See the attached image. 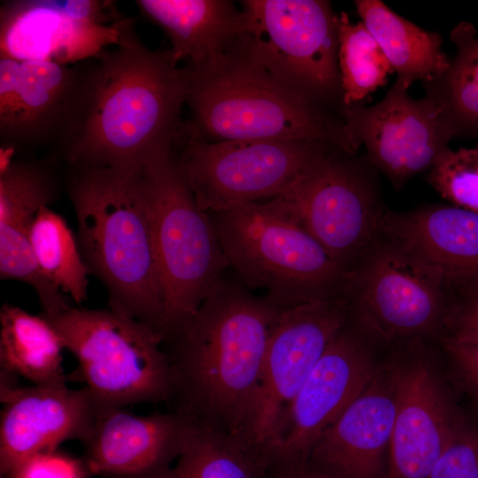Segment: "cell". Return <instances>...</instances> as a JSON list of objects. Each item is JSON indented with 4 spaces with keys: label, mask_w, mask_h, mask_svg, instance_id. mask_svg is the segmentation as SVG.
<instances>
[{
    "label": "cell",
    "mask_w": 478,
    "mask_h": 478,
    "mask_svg": "<svg viewBox=\"0 0 478 478\" xmlns=\"http://www.w3.org/2000/svg\"><path fill=\"white\" fill-rule=\"evenodd\" d=\"M20 62L0 58V140L10 133L20 96Z\"/></svg>",
    "instance_id": "d6a6232c"
},
{
    "label": "cell",
    "mask_w": 478,
    "mask_h": 478,
    "mask_svg": "<svg viewBox=\"0 0 478 478\" xmlns=\"http://www.w3.org/2000/svg\"><path fill=\"white\" fill-rule=\"evenodd\" d=\"M210 216L241 282L281 308L346 297L350 273L275 198Z\"/></svg>",
    "instance_id": "5b68a950"
},
{
    "label": "cell",
    "mask_w": 478,
    "mask_h": 478,
    "mask_svg": "<svg viewBox=\"0 0 478 478\" xmlns=\"http://www.w3.org/2000/svg\"><path fill=\"white\" fill-rule=\"evenodd\" d=\"M393 361L397 412L387 478H428L458 417L424 353L406 352Z\"/></svg>",
    "instance_id": "e0dca14e"
},
{
    "label": "cell",
    "mask_w": 478,
    "mask_h": 478,
    "mask_svg": "<svg viewBox=\"0 0 478 478\" xmlns=\"http://www.w3.org/2000/svg\"><path fill=\"white\" fill-rule=\"evenodd\" d=\"M374 170L367 157L334 145L274 197L349 273L380 234Z\"/></svg>",
    "instance_id": "9c48e42d"
},
{
    "label": "cell",
    "mask_w": 478,
    "mask_h": 478,
    "mask_svg": "<svg viewBox=\"0 0 478 478\" xmlns=\"http://www.w3.org/2000/svg\"><path fill=\"white\" fill-rule=\"evenodd\" d=\"M471 290H476V291H478V285H477L474 289H471Z\"/></svg>",
    "instance_id": "74e56055"
},
{
    "label": "cell",
    "mask_w": 478,
    "mask_h": 478,
    "mask_svg": "<svg viewBox=\"0 0 478 478\" xmlns=\"http://www.w3.org/2000/svg\"><path fill=\"white\" fill-rule=\"evenodd\" d=\"M195 425L168 411L135 414L127 408L97 409L81 441L90 475L101 478H155L175 461Z\"/></svg>",
    "instance_id": "2e32d148"
},
{
    "label": "cell",
    "mask_w": 478,
    "mask_h": 478,
    "mask_svg": "<svg viewBox=\"0 0 478 478\" xmlns=\"http://www.w3.org/2000/svg\"><path fill=\"white\" fill-rule=\"evenodd\" d=\"M29 239L42 274L77 304L84 302L90 271L63 217L43 206L33 221Z\"/></svg>",
    "instance_id": "83f0119b"
},
{
    "label": "cell",
    "mask_w": 478,
    "mask_h": 478,
    "mask_svg": "<svg viewBox=\"0 0 478 478\" xmlns=\"http://www.w3.org/2000/svg\"><path fill=\"white\" fill-rule=\"evenodd\" d=\"M427 180L451 205L478 212V146L446 148L428 171Z\"/></svg>",
    "instance_id": "f546056e"
},
{
    "label": "cell",
    "mask_w": 478,
    "mask_h": 478,
    "mask_svg": "<svg viewBox=\"0 0 478 478\" xmlns=\"http://www.w3.org/2000/svg\"><path fill=\"white\" fill-rule=\"evenodd\" d=\"M57 196V180L45 163L1 159L0 276L31 286L45 312L62 308L67 299L39 270L29 232L37 212Z\"/></svg>",
    "instance_id": "ffe728a7"
},
{
    "label": "cell",
    "mask_w": 478,
    "mask_h": 478,
    "mask_svg": "<svg viewBox=\"0 0 478 478\" xmlns=\"http://www.w3.org/2000/svg\"><path fill=\"white\" fill-rule=\"evenodd\" d=\"M89 475L82 459L55 451L27 459L4 478H88Z\"/></svg>",
    "instance_id": "1f68e13d"
},
{
    "label": "cell",
    "mask_w": 478,
    "mask_h": 478,
    "mask_svg": "<svg viewBox=\"0 0 478 478\" xmlns=\"http://www.w3.org/2000/svg\"><path fill=\"white\" fill-rule=\"evenodd\" d=\"M0 474L7 477L27 459L84 438L97 407L82 387L66 383L18 386L0 395Z\"/></svg>",
    "instance_id": "ac0fdd59"
},
{
    "label": "cell",
    "mask_w": 478,
    "mask_h": 478,
    "mask_svg": "<svg viewBox=\"0 0 478 478\" xmlns=\"http://www.w3.org/2000/svg\"><path fill=\"white\" fill-rule=\"evenodd\" d=\"M443 346L466 387L478 398V343L443 336Z\"/></svg>",
    "instance_id": "e575fe53"
},
{
    "label": "cell",
    "mask_w": 478,
    "mask_h": 478,
    "mask_svg": "<svg viewBox=\"0 0 478 478\" xmlns=\"http://www.w3.org/2000/svg\"><path fill=\"white\" fill-rule=\"evenodd\" d=\"M1 478H4V477H1Z\"/></svg>",
    "instance_id": "f35d334b"
},
{
    "label": "cell",
    "mask_w": 478,
    "mask_h": 478,
    "mask_svg": "<svg viewBox=\"0 0 478 478\" xmlns=\"http://www.w3.org/2000/svg\"><path fill=\"white\" fill-rule=\"evenodd\" d=\"M474 30V24L459 22L450 33L456 53L449 66L422 82L425 96L442 110L455 138L478 137V75L471 45Z\"/></svg>",
    "instance_id": "4316f807"
},
{
    "label": "cell",
    "mask_w": 478,
    "mask_h": 478,
    "mask_svg": "<svg viewBox=\"0 0 478 478\" xmlns=\"http://www.w3.org/2000/svg\"><path fill=\"white\" fill-rule=\"evenodd\" d=\"M70 166L67 193L79 247L90 274L107 289L109 309L163 335L162 290L142 170Z\"/></svg>",
    "instance_id": "3957f363"
},
{
    "label": "cell",
    "mask_w": 478,
    "mask_h": 478,
    "mask_svg": "<svg viewBox=\"0 0 478 478\" xmlns=\"http://www.w3.org/2000/svg\"><path fill=\"white\" fill-rule=\"evenodd\" d=\"M187 74L169 49L134 28L82 66L79 96L58 154L69 166L142 170L171 153L181 131Z\"/></svg>",
    "instance_id": "6da1fadb"
},
{
    "label": "cell",
    "mask_w": 478,
    "mask_h": 478,
    "mask_svg": "<svg viewBox=\"0 0 478 478\" xmlns=\"http://www.w3.org/2000/svg\"><path fill=\"white\" fill-rule=\"evenodd\" d=\"M76 358L73 377L97 409L168 404L172 374L164 337L149 324L111 309L69 307L41 314Z\"/></svg>",
    "instance_id": "52a82bcc"
},
{
    "label": "cell",
    "mask_w": 478,
    "mask_h": 478,
    "mask_svg": "<svg viewBox=\"0 0 478 478\" xmlns=\"http://www.w3.org/2000/svg\"><path fill=\"white\" fill-rule=\"evenodd\" d=\"M428 478H478V430L458 418Z\"/></svg>",
    "instance_id": "4dcf8cb0"
},
{
    "label": "cell",
    "mask_w": 478,
    "mask_h": 478,
    "mask_svg": "<svg viewBox=\"0 0 478 478\" xmlns=\"http://www.w3.org/2000/svg\"><path fill=\"white\" fill-rule=\"evenodd\" d=\"M361 22L374 36L397 74L407 87L428 81L450 64L437 32L420 28L380 0H355Z\"/></svg>",
    "instance_id": "cb8c5ba5"
},
{
    "label": "cell",
    "mask_w": 478,
    "mask_h": 478,
    "mask_svg": "<svg viewBox=\"0 0 478 478\" xmlns=\"http://www.w3.org/2000/svg\"><path fill=\"white\" fill-rule=\"evenodd\" d=\"M447 285L440 269L410 250L375 240L350 273L349 320L387 343L419 337L443 325Z\"/></svg>",
    "instance_id": "8fae6325"
},
{
    "label": "cell",
    "mask_w": 478,
    "mask_h": 478,
    "mask_svg": "<svg viewBox=\"0 0 478 478\" xmlns=\"http://www.w3.org/2000/svg\"><path fill=\"white\" fill-rule=\"evenodd\" d=\"M380 234L440 269L448 284L478 285V212L437 204L385 212Z\"/></svg>",
    "instance_id": "44dd1931"
},
{
    "label": "cell",
    "mask_w": 478,
    "mask_h": 478,
    "mask_svg": "<svg viewBox=\"0 0 478 478\" xmlns=\"http://www.w3.org/2000/svg\"><path fill=\"white\" fill-rule=\"evenodd\" d=\"M20 65L19 102L13 126L1 141V155L46 147L59 150L77 105L82 66L38 60Z\"/></svg>",
    "instance_id": "7402d4cb"
},
{
    "label": "cell",
    "mask_w": 478,
    "mask_h": 478,
    "mask_svg": "<svg viewBox=\"0 0 478 478\" xmlns=\"http://www.w3.org/2000/svg\"><path fill=\"white\" fill-rule=\"evenodd\" d=\"M273 461L266 444L196 426L179 457L155 478H267Z\"/></svg>",
    "instance_id": "484cf974"
},
{
    "label": "cell",
    "mask_w": 478,
    "mask_h": 478,
    "mask_svg": "<svg viewBox=\"0 0 478 478\" xmlns=\"http://www.w3.org/2000/svg\"><path fill=\"white\" fill-rule=\"evenodd\" d=\"M447 335L478 343V291L470 290L464 300L448 310L443 325Z\"/></svg>",
    "instance_id": "836d02e7"
},
{
    "label": "cell",
    "mask_w": 478,
    "mask_h": 478,
    "mask_svg": "<svg viewBox=\"0 0 478 478\" xmlns=\"http://www.w3.org/2000/svg\"><path fill=\"white\" fill-rule=\"evenodd\" d=\"M376 368L360 332L348 322L280 419L268 443L274 460L308 459L318 439L362 393Z\"/></svg>",
    "instance_id": "5bb4252c"
},
{
    "label": "cell",
    "mask_w": 478,
    "mask_h": 478,
    "mask_svg": "<svg viewBox=\"0 0 478 478\" xmlns=\"http://www.w3.org/2000/svg\"><path fill=\"white\" fill-rule=\"evenodd\" d=\"M103 1H6L0 8V58L60 65L87 61L121 42L131 19L101 23Z\"/></svg>",
    "instance_id": "4fadbf2b"
},
{
    "label": "cell",
    "mask_w": 478,
    "mask_h": 478,
    "mask_svg": "<svg viewBox=\"0 0 478 478\" xmlns=\"http://www.w3.org/2000/svg\"><path fill=\"white\" fill-rule=\"evenodd\" d=\"M471 45H472V51H473V56H474V65H475V70L478 75V35H477L476 30H474V32L472 35Z\"/></svg>",
    "instance_id": "8d00e7d4"
},
{
    "label": "cell",
    "mask_w": 478,
    "mask_h": 478,
    "mask_svg": "<svg viewBox=\"0 0 478 478\" xmlns=\"http://www.w3.org/2000/svg\"><path fill=\"white\" fill-rule=\"evenodd\" d=\"M240 42L275 79L316 106L341 115L337 14L326 0H245Z\"/></svg>",
    "instance_id": "ba28073f"
},
{
    "label": "cell",
    "mask_w": 478,
    "mask_h": 478,
    "mask_svg": "<svg viewBox=\"0 0 478 478\" xmlns=\"http://www.w3.org/2000/svg\"><path fill=\"white\" fill-rule=\"evenodd\" d=\"M283 310L239 279L224 277L164 344L172 374L169 410L198 428L255 441L265 352Z\"/></svg>",
    "instance_id": "7a4b0ae2"
},
{
    "label": "cell",
    "mask_w": 478,
    "mask_h": 478,
    "mask_svg": "<svg viewBox=\"0 0 478 478\" xmlns=\"http://www.w3.org/2000/svg\"><path fill=\"white\" fill-rule=\"evenodd\" d=\"M189 136L211 143L240 140L328 141L358 153L341 115L321 109L275 79L241 42L219 61L184 66Z\"/></svg>",
    "instance_id": "277c9868"
},
{
    "label": "cell",
    "mask_w": 478,
    "mask_h": 478,
    "mask_svg": "<svg viewBox=\"0 0 478 478\" xmlns=\"http://www.w3.org/2000/svg\"><path fill=\"white\" fill-rule=\"evenodd\" d=\"M396 412L392 360L376 368L362 393L318 439L308 460L334 478H378Z\"/></svg>",
    "instance_id": "d6986e66"
},
{
    "label": "cell",
    "mask_w": 478,
    "mask_h": 478,
    "mask_svg": "<svg viewBox=\"0 0 478 478\" xmlns=\"http://www.w3.org/2000/svg\"><path fill=\"white\" fill-rule=\"evenodd\" d=\"M63 341L42 315L4 305L0 310V371L22 377L32 385L66 383Z\"/></svg>",
    "instance_id": "d4e9b609"
},
{
    "label": "cell",
    "mask_w": 478,
    "mask_h": 478,
    "mask_svg": "<svg viewBox=\"0 0 478 478\" xmlns=\"http://www.w3.org/2000/svg\"><path fill=\"white\" fill-rule=\"evenodd\" d=\"M164 305V344L191 320L229 262L174 150L142 169Z\"/></svg>",
    "instance_id": "8992f818"
},
{
    "label": "cell",
    "mask_w": 478,
    "mask_h": 478,
    "mask_svg": "<svg viewBox=\"0 0 478 478\" xmlns=\"http://www.w3.org/2000/svg\"><path fill=\"white\" fill-rule=\"evenodd\" d=\"M267 478H334L308 459L274 461Z\"/></svg>",
    "instance_id": "d590c367"
},
{
    "label": "cell",
    "mask_w": 478,
    "mask_h": 478,
    "mask_svg": "<svg viewBox=\"0 0 478 478\" xmlns=\"http://www.w3.org/2000/svg\"><path fill=\"white\" fill-rule=\"evenodd\" d=\"M409 87L396 80L372 106L343 105L341 116L355 143L395 189L428 172L455 138L442 110L430 98L412 97Z\"/></svg>",
    "instance_id": "7c38bea8"
},
{
    "label": "cell",
    "mask_w": 478,
    "mask_h": 478,
    "mask_svg": "<svg viewBox=\"0 0 478 478\" xmlns=\"http://www.w3.org/2000/svg\"><path fill=\"white\" fill-rule=\"evenodd\" d=\"M141 13L168 36L174 60L202 67L219 61L245 31L243 10L228 0H138Z\"/></svg>",
    "instance_id": "603a6c76"
},
{
    "label": "cell",
    "mask_w": 478,
    "mask_h": 478,
    "mask_svg": "<svg viewBox=\"0 0 478 478\" xmlns=\"http://www.w3.org/2000/svg\"><path fill=\"white\" fill-rule=\"evenodd\" d=\"M180 168L198 205L214 212L284 193L335 144L324 140H240L211 143L181 131ZM336 146V145H335Z\"/></svg>",
    "instance_id": "30bf717a"
},
{
    "label": "cell",
    "mask_w": 478,
    "mask_h": 478,
    "mask_svg": "<svg viewBox=\"0 0 478 478\" xmlns=\"http://www.w3.org/2000/svg\"><path fill=\"white\" fill-rule=\"evenodd\" d=\"M349 322L346 297L284 309L270 334L253 429L268 444L282 414L328 344Z\"/></svg>",
    "instance_id": "9a60e30c"
},
{
    "label": "cell",
    "mask_w": 478,
    "mask_h": 478,
    "mask_svg": "<svg viewBox=\"0 0 478 478\" xmlns=\"http://www.w3.org/2000/svg\"><path fill=\"white\" fill-rule=\"evenodd\" d=\"M338 65L343 105L363 101L387 82L394 70L381 47L358 21L352 23L345 12L337 14Z\"/></svg>",
    "instance_id": "f1b7e54d"
}]
</instances>
